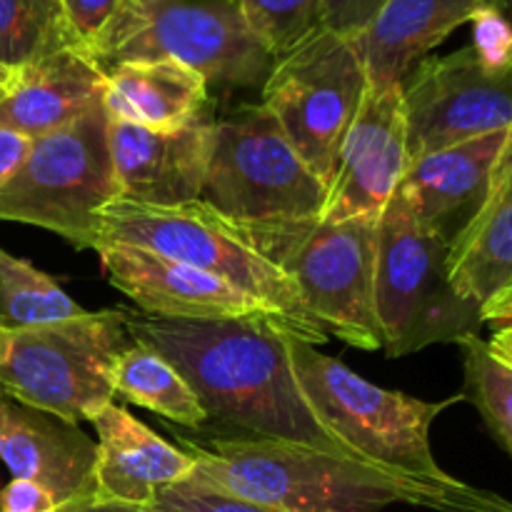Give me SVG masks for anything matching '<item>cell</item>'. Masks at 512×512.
<instances>
[{"label": "cell", "mask_w": 512, "mask_h": 512, "mask_svg": "<svg viewBox=\"0 0 512 512\" xmlns=\"http://www.w3.org/2000/svg\"><path fill=\"white\" fill-rule=\"evenodd\" d=\"M128 333L168 360L210 420L243 438L280 440L360 460L335 438L295 380L288 325L270 315L238 320H155L130 313ZM365 463V460H363Z\"/></svg>", "instance_id": "obj_1"}, {"label": "cell", "mask_w": 512, "mask_h": 512, "mask_svg": "<svg viewBox=\"0 0 512 512\" xmlns=\"http://www.w3.org/2000/svg\"><path fill=\"white\" fill-rule=\"evenodd\" d=\"M180 445L195 460L188 480L283 512H380L410 505L435 512H512L503 495L463 483H430L305 445L210 438Z\"/></svg>", "instance_id": "obj_2"}, {"label": "cell", "mask_w": 512, "mask_h": 512, "mask_svg": "<svg viewBox=\"0 0 512 512\" xmlns=\"http://www.w3.org/2000/svg\"><path fill=\"white\" fill-rule=\"evenodd\" d=\"M100 243L130 245L203 270L280 315L295 340L310 345L328 340V333L305 308L293 280L268 263L230 220L203 200L173 208L110 200L100 208L95 225L93 248Z\"/></svg>", "instance_id": "obj_3"}, {"label": "cell", "mask_w": 512, "mask_h": 512, "mask_svg": "<svg viewBox=\"0 0 512 512\" xmlns=\"http://www.w3.org/2000/svg\"><path fill=\"white\" fill-rule=\"evenodd\" d=\"M288 355L320 423L360 460L430 483H458L435 460L430 428L443 410L463 400L460 395L425 403L400 390H385L293 335H288Z\"/></svg>", "instance_id": "obj_4"}, {"label": "cell", "mask_w": 512, "mask_h": 512, "mask_svg": "<svg viewBox=\"0 0 512 512\" xmlns=\"http://www.w3.org/2000/svg\"><path fill=\"white\" fill-rule=\"evenodd\" d=\"M245 240L288 275L315 323L360 350H380L373 300L378 220L233 223Z\"/></svg>", "instance_id": "obj_5"}, {"label": "cell", "mask_w": 512, "mask_h": 512, "mask_svg": "<svg viewBox=\"0 0 512 512\" xmlns=\"http://www.w3.org/2000/svg\"><path fill=\"white\" fill-rule=\"evenodd\" d=\"M85 53L103 70L128 60H175L203 75L208 88L263 83L275 60L233 0H123Z\"/></svg>", "instance_id": "obj_6"}, {"label": "cell", "mask_w": 512, "mask_h": 512, "mask_svg": "<svg viewBox=\"0 0 512 512\" xmlns=\"http://www.w3.org/2000/svg\"><path fill=\"white\" fill-rule=\"evenodd\" d=\"M448 240L423 223L395 190L375 225L373 300L388 358L478 333V305L453 290Z\"/></svg>", "instance_id": "obj_7"}, {"label": "cell", "mask_w": 512, "mask_h": 512, "mask_svg": "<svg viewBox=\"0 0 512 512\" xmlns=\"http://www.w3.org/2000/svg\"><path fill=\"white\" fill-rule=\"evenodd\" d=\"M133 345L128 310H85L63 323L0 325V395L68 423L113 403L110 368Z\"/></svg>", "instance_id": "obj_8"}, {"label": "cell", "mask_w": 512, "mask_h": 512, "mask_svg": "<svg viewBox=\"0 0 512 512\" xmlns=\"http://www.w3.org/2000/svg\"><path fill=\"white\" fill-rule=\"evenodd\" d=\"M103 103L65 128L30 140L0 185V220L35 225L78 250H93L100 208L118 198Z\"/></svg>", "instance_id": "obj_9"}, {"label": "cell", "mask_w": 512, "mask_h": 512, "mask_svg": "<svg viewBox=\"0 0 512 512\" xmlns=\"http://www.w3.org/2000/svg\"><path fill=\"white\" fill-rule=\"evenodd\" d=\"M200 200L230 223L318 218L325 183L303 163L263 105L210 120Z\"/></svg>", "instance_id": "obj_10"}, {"label": "cell", "mask_w": 512, "mask_h": 512, "mask_svg": "<svg viewBox=\"0 0 512 512\" xmlns=\"http://www.w3.org/2000/svg\"><path fill=\"white\" fill-rule=\"evenodd\" d=\"M365 88L368 78L355 43L325 28L275 58L265 75L260 105L325 188Z\"/></svg>", "instance_id": "obj_11"}, {"label": "cell", "mask_w": 512, "mask_h": 512, "mask_svg": "<svg viewBox=\"0 0 512 512\" xmlns=\"http://www.w3.org/2000/svg\"><path fill=\"white\" fill-rule=\"evenodd\" d=\"M400 90L408 165L448 145L512 128V73L485 70L470 45L423 58Z\"/></svg>", "instance_id": "obj_12"}, {"label": "cell", "mask_w": 512, "mask_h": 512, "mask_svg": "<svg viewBox=\"0 0 512 512\" xmlns=\"http://www.w3.org/2000/svg\"><path fill=\"white\" fill-rule=\"evenodd\" d=\"M408 168L403 90L368 85L350 120L333 178L325 188L320 220H378Z\"/></svg>", "instance_id": "obj_13"}, {"label": "cell", "mask_w": 512, "mask_h": 512, "mask_svg": "<svg viewBox=\"0 0 512 512\" xmlns=\"http://www.w3.org/2000/svg\"><path fill=\"white\" fill-rule=\"evenodd\" d=\"M93 250L98 253L108 283L128 295L148 318L200 323L270 315L283 320L258 300L178 260L118 243H100Z\"/></svg>", "instance_id": "obj_14"}, {"label": "cell", "mask_w": 512, "mask_h": 512, "mask_svg": "<svg viewBox=\"0 0 512 512\" xmlns=\"http://www.w3.org/2000/svg\"><path fill=\"white\" fill-rule=\"evenodd\" d=\"M0 460L13 478L40 485L58 512H78L95 498V443L78 423L0 395Z\"/></svg>", "instance_id": "obj_15"}, {"label": "cell", "mask_w": 512, "mask_h": 512, "mask_svg": "<svg viewBox=\"0 0 512 512\" xmlns=\"http://www.w3.org/2000/svg\"><path fill=\"white\" fill-rule=\"evenodd\" d=\"M208 133L210 120H198L173 133H153L110 120L108 148L118 200L158 208L200 200Z\"/></svg>", "instance_id": "obj_16"}, {"label": "cell", "mask_w": 512, "mask_h": 512, "mask_svg": "<svg viewBox=\"0 0 512 512\" xmlns=\"http://www.w3.org/2000/svg\"><path fill=\"white\" fill-rule=\"evenodd\" d=\"M95 498L93 505L153 508L155 493L193 475L195 460L120 405L108 403L93 418Z\"/></svg>", "instance_id": "obj_17"}, {"label": "cell", "mask_w": 512, "mask_h": 512, "mask_svg": "<svg viewBox=\"0 0 512 512\" xmlns=\"http://www.w3.org/2000/svg\"><path fill=\"white\" fill-rule=\"evenodd\" d=\"M512 145V128L463 140L405 168L398 193L428 228L450 243L488 193L500 155Z\"/></svg>", "instance_id": "obj_18"}, {"label": "cell", "mask_w": 512, "mask_h": 512, "mask_svg": "<svg viewBox=\"0 0 512 512\" xmlns=\"http://www.w3.org/2000/svg\"><path fill=\"white\" fill-rule=\"evenodd\" d=\"M105 70L83 48H65L13 70L0 93V128L35 140L103 103Z\"/></svg>", "instance_id": "obj_19"}, {"label": "cell", "mask_w": 512, "mask_h": 512, "mask_svg": "<svg viewBox=\"0 0 512 512\" xmlns=\"http://www.w3.org/2000/svg\"><path fill=\"white\" fill-rule=\"evenodd\" d=\"M500 0H385L368 28L353 40L373 88L403 85L410 70L450 33Z\"/></svg>", "instance_id": "obj_20"}, {"label": "cell", "mask_w": 512, "mask_h": 512, "mask_svg": "<svg viewBox=\"0 0 512 512\" xmlns=\"http://www.w3.org/2000/svg\"><path fill=\"white\" fill-rule=\"evenodd\" d=\"M445 270L455 293L478 308L512 285V145L500 155L483 203L450 238Z\"/></svg>", "instance_id": "obj_21"}, {"label": "cell", "mask_w": 512, "mask_h": 512, "mask_svg": "<svg viewBox=\"0 0 512 512\" xmlns=\"http://www.w3.org/2000/svg\"><path fill=\"white\" fill-rule=\"evenodd\" d=\"M210 88L175 60H128L105 68L103 108L110 120L173 133L203 120Z\"/></svg>", "instance_id": "obj_22"}, {"label": "cell", "mask_w": 512, "mask_h": 512, "mask_svg": "<svg viewBox=\"0 0 512 512\" xmlns=\"http://www.w3.org/2000/svg\"><path fill=\"white\" fill-rule=\"evenodd\" d=\"M110 388H113V395H120L145 410H153L155 415L183 428H203L208 423L203 405L195 398L183 375L168 360L135 340L113 360Z\"/></svg>", "instance_id": "obj_23"}, {"label": "cell", "mask_w": 512, "mask_h": 512, "mask_svg": "<svg viewBox=\"0 0 512 512\" xmlns=\"http://www.w3.org/2000/svg\"><path fill=\"white\" fill-rule=\"evenodd\" d=\"M65 48H83L58 0H0V65L20 70Z\"/></svg>", "instance_id": "obj_24"}, {"label": "cell", "mask_w": 512, "mask_h": 512, "mask_svg": "<svg viewBox=\"0 0 512 512\" xmlns=\"http://www.w3.org/2000/svg\"><path fill=\"white\" fill-rule=\"evenodd\" d=\"M80 308L48 273L0 248V325L35 328L78 318Z\"/></svg>", "instance_id": "obj_25"}, {"label": "cell", "mask_w": 512, "mask_h": 512, "mask_svg": "<svg viewBox=\"0 0 512 512\" xmlns=\"http://www.w3.org/2000/svg\"><path fill=\"white\" fill-rule=\"evenodd\" d=\"M455 345L463 353V393L475 405L490 438L503 453H512V365L495 358L478 333L460 335Z\"/></svg>", "instance_id": "obj_26"}, {"label": "cell", "mask_w": 512, "mask_h": 512, "mask_svg": "<svg viewBox=\"0 0 512 512\" xmlns=\"http://www.w3.org/2000/svg\"><path fill=\"white\" fill-rule=\"evenodd\" d=\"M250 33L280 58L320 25V0H233Z\"/></svg>", "instance_id": "obj_27"}, {"label": "cell", "mask_w": 512, "mask_h": 512, "mask_svg": "<svg viewBox=\"0 0 512 512\" xmlns=\"http://www.w3.org/2000/svg\"><path fill=\"white\" fill-rule=\"evenodd\" d=\"M153 510L158 512H283L255 500L238 498L223 490L208 488L195 480L168 485L155 493Z\"/></svg>", "instance_id": "obj_28"}, {"label": "cell", "mask_w": 512, "mask_h": 512, "mask_svg": "<svg viewBox=\"0 0 512 512\" xmlns=\"http://www.w3.org/2000/svg\"><path fill=\"white\" fill-rule=\"evenodd\" d=\"M473 53L485 70L495 75L512 73V30L500 5H485L470 18Z\"/></svg>", "instance_id": "obj_29"}, {"label": "cell", "mask_w": 512, "mask_h": 512, "mask_svg": "<svg viewBox=\"0 0 512 512\" xmlns=\"http://www.w3.org/2000/svg\"><path fill=\"white\" fill-rule=\"evenodd\" d=\"M383 3L385 0H320V25L340 38L355 40Z\"/></svg>", "instance_id": "obj_30"}, {"label": "cell", "mask_w": 512, "mask_h": 512, "mask_svg": "<svg viewBox=\"0 0 512 512\" xmlns=\"http://www.w3.org/2000/svg\"><path fill=\"white\" fill-rule=\"evenodd\" d=\"M58 3L78 43L83 45V50H88V45L103 33L110 18L118 13L123 0H58Z\"/></svg>", "instance_id": "obj_31"}, {"label": "cell", "mask_w": 512, "mask_h": 512, "mask_svg": "<svg viewBox=\"0 0 512 512\" xmlns=\"http://www.w3.org/2000/svg\"><path fill=\"white\" fill-rule=\"evenodd\" d=\"M0 512H58V505L40 485L13 478L0 488Z\"/></svg>", "instance_id": "obj_32"}, {"label": "cell", "mask_w": 512, "mask_h": 512, "mask_svg": "<svg viewBox=\"0 0 512 512\" xmlns=\"http://www.w3.org/2000/svg\"><path fill=\"white\" fill-rule=\"evenodd\" d=\"M480 313V325H490L493 330L512 328V285L503 288L500 293H495L493 298L485 300L478 308Z\"/></svg>", "instance_id": "obj_33"}, {"label": "cell", "mask_w": 512, "mask_h": 512, "mask_svg": "<svg viewBox=\"0 0 512 512\" xmlns=\"http://www.w3.org/2000/svg\"><path fill=\"white\" fill-rule=\"evenodd\" d=\"M30 140L23 135L13 133V130L0 128V185L10 178L18 163L23 160L25 150H28Z\"/></svg>", "instance_id": "obj_34"}, {"label": "cell", "mask_w": 512, "mask_h": 512, "mask_svg": "<svg viewBox=\"0 0 512 512\" xmlns=\"http://www.w3.org/2000/svg\"><path fill=\"white\" fill-rule=\"evenodd\" d=\"M488 348L493 350L495 358L512 365V328L493 330V340L488 343Z\"/></svg>", "instance_id": "obj_35"}, {"label": "cell", "mask_w": 512, "mask_h": 512, "mask_svg": "<svg viewBox=\"0 0 512 512\" xmlns=\"http://www.w3.org/2000/svg\"><path fill=\"white\" fill-rule=\"evenodd\" d=\"M78 512H158L153 508H133V505H88Z\"/></svg>", "instance_id": "obj_36"}, {"label": "cell", "mask_w": 512, "mask_h": 512, "mask_svg": "<svg viewBox=\"0 0 512 512\" xmlns=\"http://www.w3.org/2000/svg\"><path fill=\"white\" fill-rule=\"evenodd\" d=\"M10 73H13V70H8V68H3V65H0V93H3V88L8 85Z\"/></svg>", "instance_id": "obj_37"}, {"label": "cell", "mask_w": 512, "mask_h": 512, "mask_svg": "<svg viewBox=\"0 0 512 512\" xmlns=\"http://www.w3.org/2000/svg\"><path fill=\"white\" fill-rule=\"evenodd\" d=\"M500 3H503V5H505V0H500Z\"/></svg>", "instance_id": "obj_38"}, {"label": "cell", "mask_w": 512, "mask_h": 512, "mask_svg": "<svg viewBox=\"0 0 512 512\" xmlns=\"http://www.w3.org/2000/svg\"><path fill=\"white\" fill-rule=\"evenodd\" d=\"M0 488H3V485H0Z\"/></svg>", "instance_id": "obj_39"}]
</instances>
